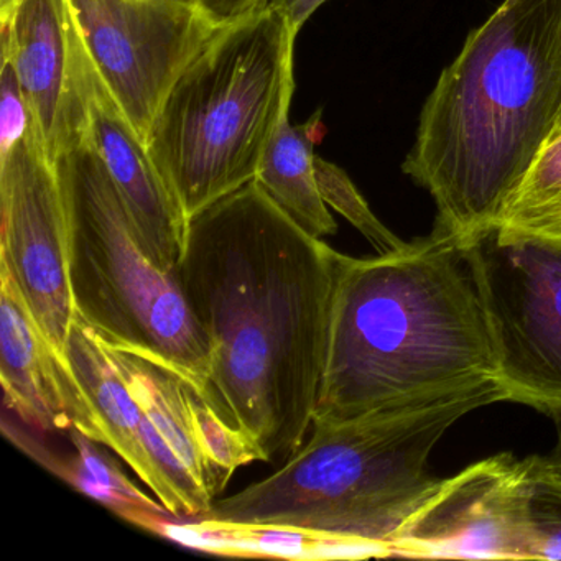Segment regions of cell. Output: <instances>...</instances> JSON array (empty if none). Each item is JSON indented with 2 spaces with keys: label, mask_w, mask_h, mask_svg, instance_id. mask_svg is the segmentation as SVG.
I'll return each instance as SVG.
<instances>
[{
  "label": "cell",
  "mask_w": 561,
  "mask_h": 561,
  "mask_svg": "<svg viewBox=\"0 0 561 561\" xmlns=\"http://www.w3.org/2000/svg\"><path fill=\"white\" fill-rule=\"evenodd\" d=\"M67 356L93 407L101 445L110 446L123 458L176 518L208 514L215 499L180 462L134 399L103 343L77 317L68 334Z\"/></svg>",
  "instance_id": "cell-12"
},
{
  "label": "cell",
  "mask_w": 561,
  "mask_h": 561,
  "mask_svg": "<svg viewBox=\"0 0 561 561\" xmlns=\"http://www.w3.org/2000/svg\"><path fill=\"white\" fill-rule=\"evenodd\" d=\"M344 254L257 182L186 222L175 275L209 350V405L262 453L290 458L313 426Z\"/></svg>",
  "instance_id": "cell-1"
},
{
  "label": "cell",
  "mask_w": 561,
  "mask_h": 561,
  "mask_svg": "<svg viewBox=\"0 0 561 561\" xmlns=\"http://www.w3.org/2000/svg\"><path fill=\"white\" fill-rule=\"evenodd\" d=\"M491 331L495 379L511 402L561 405V244L502 238L466 242Z\"/></svg>",
  "instance_id": "cell-7"
},
{
  "label": "cell",
  "mask_w": 561,
  "mask_h": 561,
  "mask_svg": "<svg viewBox=\"0 0 561 561\" xmlns=\"http://www.w3.org/2000/svg\"><path fill=\"white\" fill-rule=\"evenodd\" d=\"M265 4L267 0H199V5L218 25L236 21Z\"/></svg>",
  "instance_id": "cell-24"
},
{
  "label": "cell",
  "mask_w": 561,
  "mask_h": 561,
  "mask_svg": "<svg viewBox=\"0 0 561 561\" xmlns=\"http://www.w3.org/2000/svg\"><path fill=\"white\" fill-rule=\"evenodd\" d=\"M558 130H561V116H560V129H558Z\"/></svg>",
  "instance_id": "cell-29"
},
{
  "label": "cell",
  "mask_w": 561,
  "mask_h": 561,
  "mask_svg": "<svg viewBox=\"0 0 561 561\" xmlns=\"http://www.w3.org/2000/svg\"><path fill=\"white\" fill-rule=\"evenodd\" d=\"M88 140L119 190L140 244L156 264L173 274L182 257L185 218L153 165L146 142L114 100L93 61L88 77Z\"/></svg>",
  "instance_id": "cell-14"
},
{
  "label": "cell",
  "mask_w": 561,
  "mask_h": 561,
  "mask_svg": "<svg viewBox=\"0 0 561 561\" xmlns=\"http://www.w3.org/2000/svg\"><path fill=\"white\" fill-rule=\"evenodd\" d=\"M2 25V60L11 61L51 163L90 129L91 60L68 0H21Z\"/></svg>",
  "instance_id": "cell-11"
},
{
  "label": "cell",
  "mask_w": 561,
  "mask_h": 561,
  "mask_svg": "<svg viewBox=\"0 0 561 561\" xmlns=\"http://www.w3.org/2000/svg\"><path fill=\"white\" fill-rule=\"evenodd\" d=\"M37 136L31 107L11 61L2 60L0 70V153L14 149L22 140ZM38 137V136H37Z\"/></svg>",
  "instance_id": "cell-23"
},
{
  "label": "cell",
  "mask_w": 561,
  "mask_h": 561,
  "mask_svg": "<svg viewBox=\"0 0 561 561\" xmlns=\"http://www.w3.org/2000/svg\"><path fill=\"white\" fill-rule=\"evenodd\" d=\"M314 169L318 186L328 208L344 216L370 242L377 254H392L409 245V242L402 241L379 221L343 169L318 156Z\"/></svg>",
  "instance_id": "cell-21"
},
{
  "label": "cell",
  "mask_w": 561,
  "mask_h": 561,
  "mask_svg": "<svg viewBox=\"0 0 561 561\" xmlns=\"http://www.w3.org/2000/svg\"><path fill=\"white\" fill-rule=\"evenodd\" d=\"M21 4V0H0V22L8 21L9 15Z\"/></svg>",
  "instance_id": "cell-27"
},
{
  "label": "cell",
  "mask_w": 561,
  "mask_h": 561,
  "mask_svg": "<svg viewBox=\"0 0 561 561\" xmlns=\"http://www.w3.org/2000/svg\"><path fill=\"white\" fill-rule=\"evenodd\" d=\"M192 410L196 442L211 478L213 494H219L241 466L262 461L257 446L234 426L229 425L215 407L209 405L192 387Z\"/></svg>",
  "instance_id": "cell-20"
},
{
  "label": "cell",
  "mask_w": 561,
  "mask_h": 561,
  "mask_svg": "<svg viewBox=\"0 0 561 561\" xmlns=\"http://www.w3.org/2000/svg\"><path fill=\"white\" fill-rule=\"evenodd\" d=\"M0 264L18 282L35 320L67 356L75 320L68 222L54 163L37 136L0 153Z\"/></svg>",
  "instance_id": "cell-10"
},
{
  "label": "cell",
  "mask_w": 561,
  "mask_h": 561,
  "mask_svg": "<svg viewBox=\"0 0 561 561\" xmlns=\"http://www.w3.org/2000/svg\"><path fill=\"white\" fill-rule=\"evenodd\" d=\"M528 527L534 560H561V474L547 456H528Z\"/></svg>",
  "instance_id": "cell-22"
},
{
  "label": "cell",
  "mask_w": 561,
  "mask_h": 561,
  "mask_svg": "<svg viewBox=\"0 0 561 561\" xmlns=\"http://www.w3.org/2000/svg\"><path fill=\"white\" fill-rule=\"evenodd\" d=\"M545 413L551 416L554 428H557V446H554L553 451L547 456V459L551 468L557 469L561 474V405L551 407V409H548Z\"/></svg>",
  "instance_id": "cell-26"
},
{
  "label": "cell",
  "mask_w": 561,
  "mask_h": 561,
  "mask_svg": "<svg viewBox=\"0 0 561 561\" xmlns=\"http://www.w3.org/2000/svg\"><path fill=\"white\" fill-rule=\"evenodd\" d=\"M295 38L262 5L221 25L167 94L146 147L185 222L257 176L291 104Z\"/></svg>",
  "instance_id": "cell-5"
},
{
  "label": "cell",
  "mask_w": 561,
  "mask_h": 561,
  "mask_svg": "<svg viewBox=\"0 0 561 561\" xmlns=\"http://www.w3.org/2000/svg\"><path fill=\"white\" fill-rule=\"evenodd\" d=\"M507 400L497 379L420 405L313 425L268 478L213 501L203 517L304 528L340 538L364 558H392L393 540L439 478L436 443L472 410Z\"/></svg>",
  "instance_id": "cell-4"
},
{
  "label": "cell",
  "mask_w": 561,
  "mask_h": 561,
  "mask_svg": "<svg viewBox=\"0 0 561 561\" xmlns=\"http://www.w3.org/2000/svg\"><path fill=\"white\" fill-rule=\"evenodd\" d=\"M528 492L530 462L512 453L439 479L397 534L392 558L534 560Z\"/></svg>",
  "instance_id": "cell-9"
},
{
  "label": "cell",
  "mask_w": 561,
  "mask_h": 561,
  "mask_svg": "<svg viewBox=\"0 0 561 561\" xmlns=\"http://www.w3.org/2000/svg\"><path fill=\"white\" fill-rule=\"evenodd\" d=\"M88 57L146 142L180 75L221 25L188 0H68Z\"/></svg>",
  "instance_id": "cell-8"
},
{
  "label": "cell",
  "mask_w": 561,
  "mask_h": 561,
  "mask_svg": "<svg viewBox=\"0 0 561 561\" xmlns=\"http://www.w3.org/2000/svg\"><path fill=\"white\" fill-rule=\"evenodd\" d=\"M495 379L465 244L442 226L405 249L341 262L313 425L420 405Z\"/></svg>",
  "instance_id": "cell-2"
},
{
  "label": "cell",
  "mask_w": 561,
  "mask_h": 561,
  "mask_svg": "<svg viewBox=\"0 0 561 561\" xmlns=\"http://www.w3.org/2000/svg\"><path fill=\"white\" fill-rule=\"evenodd\" d=\"M103 347L157 432L169 443L195 481L215 499L209 469L196 442L190 397L192 386L152 360L104 343Z\"/></svg>",
  "instance_id": "cell-17"
},
{
  "label": "cell",
  "mask_w": 561,
  "mask_h": 561,
  "mask_svg": "<svg viewBox=\"0 0 561 561\" xmlns=\"http://www.w3.org/2000/svg\"><path fill=\"white\" fill-rule=\"evenodd\" d=\"M75 453L71 458H54L50 453L37 449L35 458L51 472L73 485L77 491L96 499L124 520L152 531L160 518L170 514L162 502L144 494L117 465L113 456L100 448L101 443L78 430H70Z\"/></svg>",
  "instance_id": "cell-18"
},
{
  "label": "cell",
  "mask_w": 561,
  "mask_h": 561,
  "mask_svg": "<svg viewBox=\"0 0 561 561\" xmlns=\"http://www.w3.org/2000/svg\"><path fill=\"white\" fill-rule=\"evenodd\" d=\"M0 380L5 405L45 432L78 430L101 443L96 415L68 356L48 340L21 287L0 264Z\"/></svg>",
  "instance_id": "cell-13"
},
{
  "label": "cell",
  "mask_w": 561,
  "mask_h": 561,
  "mask_svg": "<svg viewBox=\"0 0 561 561\" xmlns=\"http://www.w3.org/2000/svg\"><path fill=\"white\" fill-rule=\"evenodd\" d=\"M560 116L561 0H504L439 75L403 173L466 244L497 228Z\"/></svg>",
  "instance_id": "cell-3"
},
{
  "label": "cell",
  "mask_w": 561,
  "mask_h": 561,
  "mask_svg": "<svg viewBox=\"0 0 561 561\" xmlns=\"http://www.w3.org/2000/svg\"><path fill=\"white\" fill-rule=\"evenodd\" d=\"M327 0H267L278 14L284 15L290 27L291 35L297 37L300 28L304 27L305 22L313 15L318 8L324 4Z\"/></svg>",
  "instance_id": "cell-25"
},
{
  "label": "cell",
  "mask_w": 561,
  "mask_h": 561,
  "mask_svg": "<svg viewBox=\"0 0 561 561\" xmlns=\"http://www.w3.org/2000/svg\"><path fill=\"white\" fill-rule=\"evenodd\" d=\"M502 238L561 244V130L538 153L495 228Z\"/></svg>",
  "instance_id": "cell-19"
},
{
  "label": "cell",
  "mask_w": 561,
  "mask_h": 561,
  "mask_svg": "<svg viewBox=\"0 0 561 561\" xmlns=\"http://www.w3.org/2000/svg\"><path fill=\"white\" fill-rule=\"evenodd\" d=\"M188 2H196V4H199V0H188Z\"/></svg>",
  "instance_id": "cell-28"
},
{
  "label": "cell",
  "mask_w": 561,
  "mask_h": 561,
  "mask_svg": "<svg viewBox=\"0 0 561 561\" xmlns=\"http://www.w3.org/2000/svg\"><path fill=\"white\" fill-rule=\"evenodd\" d=\"M321 111L307 124H290L284 114L262 156L255 182L305 232L317 239L336 234L337 225L321 196L314 169V144L321 136Z\"/></svg>",
  "instance_id": "cell-16"
},
{
  "label": "cell",
  "mask_w": 561,
  "mask_h": 561,
  "mask_svg": "<svg viewBox=\"0 0 561 561\" xmlns=\"http://www.w3.org/2000/svg\"><path fill=\"white\" fill-rule=\"evenodd\" d=\"M153 534L206 553L282 560H366L363 551L340 538L304 528L239 524L209 517L157 522Z\"/></svg>",
  "instance_id": "cell-15"
},
{
  "label": "cell",
  "mask_w": 561,
  "mask_h": 561,
  "mask_svg": "<svg viewBox=\"0 0 561 561\" xmlns=\"http://www.w3.org/2000/svg\"><path fill=\"white\" fill-rule=\"evenodd\" d=\"M68 222L75 317L107 346L182 377L208 400L209 350L175 272L140 244L129 211L90 140L55 162Z\"/></svg>",
  "instance_id": "cell-6"
}]
</instances>
